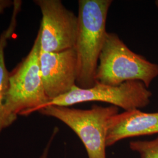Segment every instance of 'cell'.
Listing matches in <instances>:
<instances>
[{
	"label": "cell",
	"instance_id": "cell-1",
	"mask_svg": "<svg viewBox=\"0 0 158 158\" xmlns=\"http://www.w3.org/2000/svg\"><path fill=\"white\" fill-rule=\"evenodd\" d=\"M111 0H79L78 32L74 49L77 55L76 85L88 89L96 83L98 59L106 35Z\"/></svg>",
	"mask_w": 158,
	"mask_h": 158
},
{
	"label": "cell",
	"instance_id": "cell-2",
	"mask_svg": "<svg viewBox=\"0 0 158 158\" xmlns=\"http://www.w3.org/2000/svg\"><path fill=\"white\" fill-rule=\"evenodd\" d=\"M158 76V64L132 52L114 33L107 32L98 59L96 82L118 85L140 81L147 88Z\"/></svg>",
	"mask_w": 158,
	"mask_h": 158
},
{
	"label": "cell",
	"instance_id": "cell-3",
	"mask_svg": "<svg viewBox=\"0 0 158 158\" xmlns=\"http://www.w3.org/2000/svg\"><path fill=\"white\" fill-rule=\"evenodd\" d=\"M40 35L38 33L28 55L11 73L6 107L12 115H28L45 107L46 94L40 69Z\"/></svg>",
	"mask_w": 158,
	"mask_h": 158
},
{
	"label": "cell",
	"instance_id": "cell-4",
	"mask_svg": "<svg viewBox=\"0 0 158 158\" xmlns=\"http://www.w3.org/2000/svg\"><path fill=\"white\" fill-rule=\"evenodd\" d=\"M39 112L60 120L73 130L84 144L89 158H106L108 125L118 113L117 107L94 105L90 109L81 110L48 106Z\"/></svg>",
	"mask_w": 158,
	"mask_h": 158
},
{
	"label": "cell",
	"instance_id": "cell-5",
	"mask_svg": "<svg viewBox=\"0 0 158 158\" xmlns=\"http://www.w3.org/2000/svg\"><path fill=\"white\" fill-rule=\"evenodd\" d=\"M152 96L151 91L140 81H128L118 85L96 82L88 89H82L76 85L68 93L51 100L45 107H69L78 103L99 102L111 104L127 111L147 107Z\"/></svg>",
	"mask_w": 158,
	"mask_h": 158
},
{
	"label": "cell",
	"instance_id": "cell-6",
	"mask_svg": "<svg viewBox=\"0 0 158 158\" xmlns=\"http://www.w3.org/2000/svg\"><path fill=\"white\" fill-rule=\"evenodd\" d=\"M42 20L38 33L40 51L58 52L74 48L78 32V17L59 0H36Z\"/></svg>",
	"mask_w": 158,
	"mask_h": 158
},
{
	"label": "cell",
	"instance_id": "cell-7",
	"mask_svg": "<svg viewBox=\"0 0 158 158\" xmlns=\"http://www.w3.org/2000/svg\"><path fill=\"white\" fill-rule=\"evenodd\" d=\"M40 64L44 87L50 100L76 85L77 62L74 48L58 52L40 51Z\"/></svg>",
	"mask_w": 158,
	"mask_h": 158
},
{
	"label": "cell",
	"instance_id": "cell-8",
	"mask_svg": "<svg viewBox=\"0 0 158 158\" xmlns=\"http://www.w3.org/2000/svg\"><path fill=\"white\" fill-rule=\"evenodd\" d=\"M158 134V113L142 112L139 109L118 113L109 121L107 147L127 138Z\"/></svg>",
	"mask_w": 158,
	"mask_h": 158
},
{
	"label": "cell",
	"instance_id": "cell-9",
	"mask_svg": "<svg viewBox=\"0 0 158 158\" xmlns=\"http://www.w3.org/2000/svg\"><path fill=\"white\" fill-rule=\"evenodd\" d=\"M22 1L13 2V12L11 23L8 28L0 35V134L2 130L11 125L18 116L8 113L6 107V93L9 87L10 73L8 72L5 62V49L8 40L14 34L17 23V18L21 11Z\"/></svg>",
	"mask_w": 158,
	"mask_h": 158
},
{
	"label": "cell",
	"instance_id": "cell-10",
	"mask_svg": "<svg viewBox=\"0 0 158 158\" xmlns=\"http://www.w3.org/2000/svg\"><path fill=\"white\" fill-rule=\"evenodd\" d=\"M130 147L141 158H158V137L151 141L131 142Z\"/></svg>",
	"mask_w": 158,
	"mask_h": 158
},
{
	"label": "cell",
	"instance_id": "cell-11",
	"mask_svg": "<svg viewBox=\"0 0 158 158\" xmlns=\"http://www.w3.org/2000/svg\"><path fill=\"white\" fill-rule=\"evenodd\" d=\"M13 4L11 1L0 0V14H2L6 8L11 6Z\"/></svg>",
	"mask_w": 158,
	"mask_h": 158
},
{
	"label": "cell",
	"instance_id": "cell-12",
	"mask_svg": "<svg viewBox=\"0 0 158 158\" xmlns=\"http://www.w3.org/2000/svg\"><path fill=\"white\" fill-rule=\"evenodd\" d=\"M52 139H53V137H52V138L51 140L49 141V142L48 144L47 145V146H46V148L45 149V150L44 151L43 153H42V155H41V156H40V158H48V152H49V147H50V146H51V142H52Z\"/></svg>",
	"mask_w": 158,
	"mask_h": 158
},
{
	"label": "cell",
	"instance_id": "cell-13",
	"mask_svg": "<svg viewBox=\"0 0 158 158\" xmlns=\"http://www.w3.org/2000/svg\"><path fill=\"white\" fill-rule=\"evenodd\" d=\"M155 4L157 6V7H158V1H155Z\"/></svg>",
	"mask_w": 158,
	"mask_h": 158
}]
</instances>
